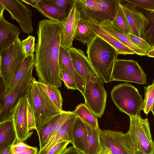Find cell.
Returning a JSON list of instances; mask_svg holds the SVG:
<instances>
[{"label":"cell","instance_id":"cell-1","mask_svg":"<svg viewBox=\"0 0 154 154\" xmlns=\"http://www.w3.org/2000/svg\"><path fill=\"white\" fill-rule=\"evenodd\" d=\"M64 22L40 20L35 48L34 66L38 80L58 88L62 85L59 55Z\"/></svg>","mask_w":154,"mask_h":154},{"label":"cell","instance_id":"cell-2","mask_svg":"<svg viewBox=\"0 0 154 154\" xmlns=\"http://www.w3.org/2000/svg\"><path fill=\"white\" fill-rule=\"evenodd\" d=\"M88 57L96 73L102 82H111L112 73L118 54L116 49L97 35L87 45Z\"/></svg>","mask_w":154,"mask_h":154},{"label":"cell","instance_id":"cell-3","mask_svg":"<svg viewBox=\"0 0 154 154\" xmlns=\"http://www.w3.org/2000/svg\"><path fill=\"white\" fill-rule=\"evenodd\" d=\"M33 77L26 95L32 108L37 131L54 117L60 114L59 109L45 92L33 81Z\"/></svg>","mask_w":154,"mask_h":154},{"label":"cell","instance_id":"cell-4","mask_svg":"<svg viewBox=\"0 0 154 154\" xmlns=\"http://www.w3.org/2000/svg\"><path fill=\"white\" fill-rule=\"evenodd\" d=\"M81 18L100 25L112 21L116 14L120 0H75Z\"/></svg>","mask_w":154,"mask_h":154},{"label":"cell","instance_id":"cell-5","mask_svg":"<svg viewBox=\"0 0 154 154\" xmlns=\"http://www.w3.org/2000/svg\"><path fill=\"white\" fill-rule=\"evenodd\" d=\"M128 131L125 134L126 140L132 152L140 150L149 154H154V140H152L147 118L140 116L130 117Z\"/></svg>","mask_w":154,"mask_h":154},{"label":"cell","instance_id":"cell-6","mask_svg":"<svg viewBox=\"0 0 154 154\" xmlns=\"http://www.w3.org/2000/svg\"><path fill=\"white\" fill-rule=\"evenodd\" d=\"M112 99L119 110L129 117L140 116L143 100L138 90L128 83L115 86L111 92Z\"/></svg>","mask_w":154,"mask_h":154},{"label":"cell","instance_id":"cell-7","mask_svg":"<svg viewBox=\"0 0 154 154\" xmlns=\"http://www.w3.org/2000/svg\"><path fill=\"white\" fill-rule=\"evenodd\" d=\"M26 57L19 37L13 45L0 54V76L4 87L2 96L8 89L16 71Z\"/></svg>","mask_w":154,"mask_h":154},{"label":"cell","instance_id":"cell-8","mask_svg":"<svg viewBox=\"0 0 154 154\" xmlns=\"http://www.w3.org/2000/svg\"><path fill=\"white\" fill-rule=\"evenodd\" d=\"M114 81L144 85L146 82V75L136 61L117 59L111 76V81Z\"/></svg>","mask_w":154,"mask_h":154},{"label":"cell","instance_id":"cell-9","mask_svg":"<svg viewBox=\"0 0 154 154\" xmlns=\"http://www.w3.org/2000/svg\"><path fill=\"white\" fill-rule=\"evenodd\" d=\"M103 83L99 77L95 82L89 80L87 82L82 94L85 103L97 117L100 118L105 110L107 93Z\"/></svg>","mask_w":154,"mask_h":154},{"label":"cell","instance_id":"cell-10","mask_svg":"<svg viewBox=\"0 0 154 154\" xmlns=\"http://www.w3.org/2000/svg\"><path fill=\"white\" fill-rule=\"evenodd\" d=\"M23 2L22 0H0V4L9 12L12 20L18 22L22 32L29 34L33 30L32 14Z\"/></svg>","mask_w":154,"mask_h":154},{"label":"cell","instance_id":"cell-11","mask_svg":"<svg viewBox=\"0 0 154 154\" xmlns=\"http://www.w3.org/2000/svg\"><path fill=\"white\" fill-rule=\"evenodd\" d=\"M100 154H133L127 144L125 134L122 132L100 129Z\"/></svg>","mask_w":154,"mask_h":154},{"label":"cell","instance_id":"cell-12","mask_svg":"<svg viewBox=\"0 0 154 154\" xmlns=\"http://www.w3.org/2000/svg\"><path fill=\"white\" fill-rule=\"evenodd\" d=\"M34 66L23 81L11 94L0 98V122L11 118V113L20 98L26 94V91L33 77L32 72Z\"/></svg>","mask_w":154,"mask_h":154},{"label":"cell","instance_id":"cell-13","mask_svg":"<svg viewBox=\"0 0 154 154\" xmlns=\"http://www.w3.org/2000/svg\"><path fill=\"white\" fill-rule=\"evenodd\" d=\"M28 100L26 94L20 98L11 113L16 131L17 142H24L33 134L28 128L27 112Z\"/></svg>","mask_w":154,"mask_h":154},{"label":"cell","instance_id":"cell-14","mask_svg":"<svg viewBox=\"0 0 154 154\" xmlns=\"http://www.w3.org/2000/svg\"><path fill=\"white\" fill-rule=\"evenodd\" d=\"M68 52L74 68L83 79L85 86L89 80L95 82L99 77L84 51L72 47Z\"/></svg>","mask_w":154,"mask_h":154},{"label":"cell","instance_id":"cell-15","mask_svg":"<svg viewBox=\"0 0 154 154\" xmlns=\"http://www.w3.org/2000/svg\"><path fill=\"white\" fill-rule=\"evenodd\" d=\"M81 18L79 8L75 2L64 22L62 34L61 46L68 50L72 47L73 41Z\"/></svg>","mask_w":154,"mask_h":154},{"label":"cell","instance_id":"cell-16","mask_svg":"<svg viewBox=\"0 0 154 154\" xmlns=\"http://www.w3.org/2000/svg\"><path fill=\"white\" fill-rule=\"evenodd\" d=\"M120 3L131 33L141 38L149 24V20L142 12L136 8Z\"/></svg>","mask_w":154,"mask_h":154},{"label":"cell","instance_id":"cell-17","mask_svg":"<svg viewBox=\"0 0 154 154\" xmlns=\"http://www.w3.org/2000/svg\"><path fill=\"white\" fill-rule=\"evenodd\" d=\"M0 11V54L9 48L19 38L20 30L15 25L4 18L5 10L1 4Z\"/></svg>","mask_w":154,"mask_h":154},{"label":"cell","instance_id":"cell-18","mask_svg":"<svg viewBox=\"0 0 154 154\" xmlns=\"http://www.w3.org/2000/svg\"><path fill=\"white\" fill-rule=\"evenodd\" d=\"M76 117L72 112L67 120L43 148L38 151V154H46L52 148L62 142L68 141L72 144L73 127Z\"/></svg>","mask_w":154,"mask_h":154},{"label":"cell","instance_id":"cell-19","mask_svg":"<svg viewBox=\"0 0 154 154\" xmlns=\"http://www.w3.org/2000/svg\"><path fill=\"white\" fill-rule=\"evenodd\" d=\"M88 21V24L91 29L97 36L101 37L113 47L118 54L126 55L136 54L133 50L121 43L104 30L100 25Z\"/></svg>","mask_w":154,"mask_h":154},{"label":"cell","instance_id":"cell-20","mask_svg":"<svg viewBox=\"0 0 154 154\" xmlns=\"http://www.w3.org/2000/svg\"><path fill=\"white\" fill-rule=\"evenodd\" d=\"M60 66L63 67L74 81L79 90L83 94L85 86L83 81L75 70L68 50L62 46L60 48L59 55Z\"/></svg>","mask_w":154,"mask_h":154},{"label":"cell","instance_id":"cell-21","mask_svg":"<svg viewBox=\"0 0 154 154\" xmlns=\"http://www.w3.org/2000/svg\"><path fill=\"white\" fill-rule=\"evenodd\" d=\"M17 140L12 118L0 122V152L14 144Z\"/></svg>","mask_w":154,"mask_h":154},{"label":"cell","instance_id":"cell-22","mask_svg":"<svg viewBox=\"0 0 154 154\" xmlns=\"http://www.w3.org/2000/svg\"><path fill=\"white\" fill-rule=\"evenodd\" d=\"M35 56L34 54L26 57L16 71L12 82L7 92L0 98L11 94L25 79L30 69L34 66Z\"/></svg>","mask_w":154,"mask_h":154},{"label":"cell","instance_id":"cell-23","mask_svg":"<svg viewBox=\"0 0 154 154\" xmlns=\"http://www.w3.org/2000/svg\"><path fill=\"white\" fill-rule=\"evenodd\" d=\"M35 8L43 16L49 19L65 22L69 12L51 4L41 0Z\"/></svg>","mask_w":154,"mask_h":154},{"label":"cell","instance_id":"cell-24","mask_svg":"<svg viewBox=\"0 0 154 154\" xmlns=\"http://www.w3.org/2000/svg\"><path fill=\"white\" fill-rule=\"evenodd\" d=\"M100 26L121 43L133 50L136 54L140 56L146 55L144 52L132 42L128 35L120 31L113 26L110 21L104 22Z\"/></svg>","mask_w":154,"mask_h":154},{"label":"cell","instance_id":"cell-25","mask_svg":"<svg viewBox=\"0 0 154 154\" xmlns=\"http://www.w3.org/2000/svg\"><path fill=\"white\" fill-rule=\"evenodd\" d=\"M88 138L86 125L76 116L73 129L72 146L83 154L86 148Z\"/></svg>","mask_w":154,"mask_h":154},{"label":"cell","instance_id":"cell-26","mask_svg":"<svg viewBox=\"0 0 154 154\" xmlns=\"http://www.w3.org/2000/svg\"><path fill=\"white\" fill-rule=\"evenodd\" d=\"M97 35L89 27L88 21L81 18L76 31L75 38L84 45L90 44Z\"/></svg>","mask_w":154,"mask_h":154},{"label":"cell","instance_id":"cell-27","mask_svg":"<svg viewBox=\"0 0 154 154\" xmlns=\"http://www.w3.org/2000/svg\"><path fill=\"white\" fill-rule=\"evenodd\" d=\"M85 125L88 138L86 148L83 154H100L102 150L100 138V129H94Z\"/></svg>","mask_w":154,"mask_h":154},{"label":"cell","instance_id":"cell-28","mask_svg":"<svg viewBox=\"0 0 154 154\" xmlns=\"http://www.w3.org/2000/svg\"><path fill=\"white\" fill-rule=\"evenodd\" d=\"M72 112L85 124L94 129L99 128L97 117L85 103H81L76 106Z\"/></svg>","mask_w":154,"mask_h":154},{"label":"cell","instance_id":"cell-29","mask_svg":"<svg viewBox=\"0 0 154 154\" xmlns=\"http://www.w3.org/2000/svg\"><path fill=\"white\" fill-rule=\"evenodd\" d=\"M33 80L45 92L56 106L62 110L63 100L61 92L58 88L42 81H37L34 77Z\"/></svg>","mask_w":154,"mask_h":154},{"label":"cell","instance_id":"cell-30","mask_svg":"<svg viewBox=\"0 0 154 154\" xmlns=\"http://www.w3.org/2000/svg\"><path fill=\"white\" fill-rule=\"evenodd\" d=\"M60 114L54 117L37 131L39 142V151L41 150L49 140L54 125Z\"/></svg>","mask_w":154,"mask_h":154},{"label":"cell","instance_id":"cell-31","mask_svg":"<svg viewBox=\"0 0 154 154\" xmlns=\"http://www.w3.org/2000/svg\"><path fill=\"white\" fill-rule=\"evenodd\" d=\"M111 22L113 26L125 34L128 35L131 33L130 29L122 9V5L120 1L115 16L113 20Z\"/></svg>","mask_w":154,"mask_h":154},{"label":"cell","instance_id":"cell-32","mask_svg":"<svg viewBox=\"0 0 154 154\" xmlns=\"http://www.w3.org/2000/svg\"><path fill=\"white\" fill-rule=\"evenodd\" d=\"M144 15L149 23L141 38L154 48V13L147 12Z\"/></svg>","mask_w":154,"mask_h":154},{"label":"cell","instance_id":"cell-33","mask_svg":"<svg viewBox=\"0 0 154 154\" xmlns=\"http://www.w3.org/2000/svg\"><path fill=\"white\" fill-rule=\"evenodd\" d=\"M145 96L142 110L147 115L151 111L154 102V80L152 83L144 87Z\"/></svg>","mask_w":154,"mask_h":154},{"label":"cell","instance_id":"cell-34","mask_svg":"<svg viewBox=\"0 0 154 154\" xmlns=\"http://www.w3.org/2000/svg\"><path fill=\"white\" fill-rule=\"evenodd\" d=\"M120 2L150 13H154V0H120Z\"/></svg>","mask_w":154,"mask_h":154},{"label":"cell","instance_id":"cell-35","mask_svg":"<svg viewBox=\"0 0 154 154\" xmlns=\"http://www.w3.org/2000/svg\"><path fill=\"white\" fill-rule=\"evenodd\" d=\"M60 77L65 85L68 89L78 90L77 86L72 78L63 66H60Z\"/></svg>","mask_w":154,"mask_h":154},{"label":"cell","instance_id":"cell-36","mask_svg":"<svg viewBox=\"0 0 154 154\" xmlns=\"http://www.w3.org/2000/svg\"><path fill=\"white\" fill-rule=\"evenodd\" d=\"M128 35L132 42L146 54L154 48L143 38L137 36L132 33Z\"/></svg>","mask_w":154,"mask_h":154},{"label":"cell","instance_id":"cell-37","mask_svg":"<svg viewBox=\"0 0 154 154\" xmlns=\"http://www.w3.org/2000/svg\"><path fill=\"white\" fill-rule=\"evenodd\" d=\"M35 40V37L29 35L26 38L21 41L26 57L34 54Z\"/></svg>","mask_w":154,"mask_h":154},{"label":"cell","instance_id":"cell-38","mask_svg":"<svg viewBox=\"0 0 154 154\" xmlns=\"http://www.w3.org/2000/svg\"><path fill=\"white\" fill-rule=\"evenodd\" d=\"M72 113V112L70 111H66L62 110L60 114V118L54 125L49 140L54 137L60 129L64 123L68 119Z\"/></svg>","mask_w":154,"mask_h":154},{"label":"cell","instance_id":"cell-39","mask_svg":"<svg viewBox=\"0 0 154 154\" xmlns=\"http://www.w3.org/2000/svg\"><path fill=\"white\" fill-rule=\"evenodd\" d=\"M58 7L70 12L75 3V0H44Z\"/></svg>","mask_w":154,"mask_h":154},{"label":"cell","instance_id":"cell-40","mask_svg":"<svg viewBox=\"0 0 154 154\" xmlns=\"http://www.w3.org/2000/svg\"><path fill=\"white\" fill-rule=\"evenodd\" d=\"M27 116L28 130L29 131L31 130L34 129L36 130V128L34 116L31 106L28 102L27 108Z\"/></svg>","mask_w":154,"mask_h":154},{"label":"cell","instance_id":"cell-41","mask_svg":"<svg viewBox=\"0 0 154 154\" xmlns=\"http://www.w3.org/2000/svg\"><path fill=\"white\" fill-rule=\"evenodd\" d=\"M69 143L70 142L68 141L60 143L52 148L46 154H61Z\"/></svg>","mask_w":154,"mask_h":154},{"label":"cell","instance_id":"cell-42","mask_svg":"<svg viewBox=\"0 0 154 154\" xmlns=\"http://www.w3.org/2000/svg\"><path fill=\"white\" fill-rule=\"evenodd\" d=\"M31 147L23 142L18 141L11 146V149L12 152H19L27 150Z\"/></svg>","mask_w":154,"mask_h":154},{"label":"cell","instance_id":"cell-43","mask_svg":"<svg viewBox=\"0 0 154 154\" xmlns=\"http://www.w3.org/2000/svg\"><path fill=\"white\" fill-rule=\"evenodd\" d=\"M61 154H83L73 146L66 148Z\"/></svg>","mask_w":154,"mask_h":154},{"label":"cell","instance_id":"cell-44","mask_svg":"<svg viewBox=\"0 0 154 154\" xmlns=\"http://www.w3.org/2000/svg\"><path fill=\"white\" fill-rule=\"evenodd\" d=\"M38 149L35 147L31 146L26 151L19 152H12V154H38Z\"/></svg>","mask_w":154,"mask_h":154},{"label":"cell","instance_id":"cell-45","mask_svg":"<svg viewBox=\"0 0 154 154\" xmlns=\"http://www.w3.org/2000/svg\"><path fill=\"white\" fill-rule=\"evenodd\" d=\"M41 0H22V2L31 5L35 8L38 3Z\"/></svg>","mask_w":154,"mask_h":154},{"label":"cell","instance_id":"cell-46","mask_svg":"<svg viewBox=\"0 0 154 154\" xmlns=\"http://www.w3.org/2000/svg\"><path fill=\"white\" fill-rule=\"evenodd\" d=\"M11 147V146L1 152H0V154H12Z\"/></svg>","mask_w":154,"mask_h":154},{"label":"cell","instance_id":"cell-47","mask_svg":"<svg viewBox=\"0 0 154 154\" xmlns=\"http://www.w3.org/2000/svg\"><path fill=\"white\" fill-rule=\"evenodd\" d=\"M133 154H151L147 153L140 150H136L132 152Z\"/></svg>","mask_w":154,"mask_h":154},{"label":"cell","instance_id":"cell-48","mask_svg":"<svg viewBox=\"0 0 154 154\" xmlns=\"http://www.w3.org/2000/svg\"><path fill=\"white\" fill-rule=\"evenodd\" d=\"M146 55L148 57L154 58V48H153L152 51L148 52L146 54Z\"/></svg>","mask_w":154,"mask_h":154},{"label":"cell","instance_id":"cell-49","mask_svg":"<svg viewBox=\"0 0 154 154\" xmlns=\"http://www.w3.org/2000/svg\"><path fill=\"white\" fill-rule=\"evenodd\" d=\"M151 111H152V113H153V115L154 116V107L152 108L151 110Z\"/></svg>","mask_w":154,"mask_h":154},{"label":"cell","instance_id":"cell-50","mask_svg":"<svg viewBox=\"0 0 154 154\" xmlns=\"http://www.w3.org/2000/svg\"><path fill=\"white\" fill-rule=\"evenodd\" d=\"M154 103H153V106H152V108H154Z\"/></svg>","mask_w":154,"mask_h":154},{"label":"cell","instance_id":"cell-51","mask_svg":"<svg viewBox=\"0 0 154 154\" xmlns=\"http://www.w3.org/2000/svg\"><path fill=\"white\" fill-rule=\"evenodd\" d=\"M109 153H101L100 154H109Z\"/></svg>","mask_w":154,"mask_h":154},{"label":"cell","instance_id":"cell-52","mask_svg":"<svg viewBox=\"0 0 154 154\" xmlns=\"http://www.w3.org/2000/svg\"><path fill=\"white\" fill-rule=\"evenodd\" d=\"M109 154H111V153H109Z\"/></svg>","mask_w":154,"mask_h":154}]
</instances>
